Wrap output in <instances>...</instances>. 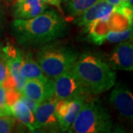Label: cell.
Returning <instances> with one entry per match:
<instances>
[{"mask_svg": "<svg viewBox=\"0 0 133 133\" xmlns=\"http://www.w3.org/2000/svg\"><path fill=\"white\" fill-rule=\"evenodd\" d=\"M112 121L107 109L95 101L87 102L68 129L69 132H110Z\"/></svg>", "mask_w": 133, "mask_h": 133, "instance_id": "obj_3", "label": "cell"}, {"mask_svg": "<svg viewBox=\"0 0 133 133\" xmlns=\"http://www.w3.org/2000/svg\"><path fill=\"white\" fill-rule=\"evenodd\" d=\"M7 1H12V0H7Z\"/></svg>", "mask_w": 133, "mask_h": 133, "instance_id": "obj_29", "label": "cell"}, {"mask_svg": "<svg viewBox=\"0 0 133 133\" xmlns=\"http://www.w3.org/2000/svg\"><path fill=\"white\" fill-rule=\"evenodd\" d=\"M62 1H64V2H69L70 0H62Z\"/></svg>", "mask_w": 133, "mask_h": 133, "instance_id": "obj_28", "label": "cell"}, {"mask_svg": "<svg viewBox=\"0 0 133 133\" xmlns=\"http://www.w3.org/2000/svg\"><path fill=\"white\" fill-rule=\"evenodd\" d=\"M98 1L99 0H70L66 10L71 16H79Z\"/></svg>", "mask_w": 133, "mask_h": 133, "instance_id": "obj_16", "label": "cell"}, {"mask_svg": "<svg viewBox=\"0 0 133 133\" xmlns=\"http://www.w3.org/2000/svg\"><path fill=\"white\" fill-rule=\"evenodd\" d=\"M0 110L5 115H12L10 107L6 104V90L3 86H0Z\"/></svg>", "mask_w": 133, "mask_h": 133, "instance_id": "obj_20", "label": "cell"}, {"mask_svg": "<svg viewBox=\"0 0 133 133\" xmlns=\"http://www.w3.org/2000/svg\"><path fill=\"white\" fill-rule=\"evenodd\" d=\"M5 115V114L3 112H2V111H1V110H0V116H1V115Z\"/></svg>", "mask_w": 133, "mask_h": 133, "instance_id": "obj_26", "label": "cell"}, {"mask_svg": "<svg viewBox=\"0 0 133 133\" xmlns=\"http://www.w3.org/2000/svg\"><path fill=\"white\" fill-rule=\"evenodd\" d=\"M109 101L121 116L129 121L132 120V93L125 86L117 84L110 94Z\"/></svg>", "mask_w": 133, "mask_h": 133, "instance_id": "obj_7", "label": "cell"}, {"mask_svg": "<svg viewBox=\"0 0 133 133\" xmlns=\"http://www.w3.org/2000/svg\"><path fill=\"white\" fill-rule=\"evenodd\" d=\"M108 65L114 70H133V46L132 42H122L114 48L108 58Z\"/></svg>", "mask_w": 133, "mask_h": 133, "instance_id": "obj_8", "label": "cell"}, {"mask_svg": "<svg viewBox=\"0 0 133 133\" xmlns=\"http://www.w3.org/2000/svg\"><path fill=\"white\" fill-rule=\"evenodd\" d=\"M16 125L12 115H3L0 116V133H10L14 131Z\"/></svg>", "mask_w": 133, "mask_h": 133, "instance_id": "obj_18", "label": "cell"}, {"mask_svg": "<svg viewBox=\"0 0 133 133\" xmlns=\"http://www.w3.org/2000/svg\"><path fill=\"white\" fill-rule=\"evenodd\" d=\"M132 26L122 31H112L110 30L105 36L104 42L107 41L111 43H119L127 41L132 38Z\"/></svg>", "mask_w": 133, "mask_h": 133, "instance_id": "obj_17", "label": "cell"}, {"mask_svg": "<svg viewBox=\"0 0 133 133\" xmlns=\"http://www.w3.org/2000/svg\"><path fill=\"white\" fill-rule=\"evenodd\" d=\"M46 8L45 4L39 0H16L12 12L15 19H30L42 14Z\"/></svg>", "mask_w": 133, "mask_h": 133, "instance_id": "obj_13", "label": "cell"}, {"mask_svg": "<svg viewBox=\"0 0 133 133\" xmlns=\"http://www.w3.org/2000/svg\"><path fill=\"white\" fill-rule=\"evenodd\" d=\"M21 74L27 80H39L47 81L49 79L43 72L38 62L34 61L28 56L22 54Z\"/></svg>", "mask_w": 133, "mask_h": 133, "instance_id": "obj_14", "label": "cell"}, {"mask_svg": "<svg viewBox=\"0 0 133 133\" xmlns=\"http://www.w3.org/2000/svg\"><path fill=\"white\" fill-rule=\"evenodd\" d=\"M6 90V104L8 107H10L15 102L19 100L22 95V93L16 87L5 89Z\"/></svg>", "mask_w": 133, "mask_h": 133, "instance_id": "obj_19", "label": "cell"}, {"mask_svg": "<svg viewBox=\"0 0 133 133\" xmlns=\"http://www.w3.org/2000/svg\"><path fill=\"white\" fill-rule=\"evenodd\" d=\"M2 50L6 61L8 71L14 79L16 87L22 93L26 83V79L21 74L22 53L19 49L10 44L2 48Z\"/></svg>", "mask_w": 133, "mask_h": 133, "instance_id": "obj_10", "label": "cell"}, {"mask_svg": "<svg viewBox=\"0 0 133 133\" xmlns=\"http://www.w3.org/2000/svg\"><path fill=\"white\" fill-rule=\"evenodd\" d=\"M54 90L57 100H70L88 93L71 70L54 78Z\"/></svg>", "mask_w": 133, "mask_h": 133, "instance_id": "obj_5", "label": "cell"}, {"mask_svg": "<svg viewBox=\"0 0 133 133\" xmlns=\"http://www.w3.org/2000/svg\"><path fill=\"white\" fill-rule=\"evenodd\" d=\"M12 27L16 39L24 46L47 44L64 36L67 30L66 21L52 10L32 19H15Z\"/></svg>", "mask_w": 133, "mask_h": 133, "instance_id": "obj_1", "label": "cell"}, {"mask_svg": "<svg viewBox=\"0 0 133 133\" xmlns=\"http://www.w3.org/2000/svg\"><path fill=\"white\" fill-rule=\"evenodd\" d=\"M42 2L44 3V4H48V5H54L56 6L58 8H60V0H39Z\"/></svg>", "mask_w": 133, "mask_h": 133, "instance_id": "obj_24", "label": "cell"}, {"mask_svg": "<svg viewBox=\"0 0 133 133\" xmlns=\"http://www.w3.org/2000/svg\"><path fill=\"white\" fill-rule=\"evenodd\" d=\"M9 73L5 58L2 52L0 55V86H2L8 74Z\"/></svg>", "mask_w": 133, "mask_h": 133, "instance_id": "obj_21", "label": "cell"}, {"mask_svg": "<svg viewBox=\"0 0 133 133\" xmlns=\"http://www.w3.org/2000/svg\"><path fill=\"white\" fill-rule=\"evenodd\" d=\"M56 101L57 99L55 98L52 100L42 102L37 106L33 112L34 130L44 127H53L58 124L55 115Z\"/></svg>", "mask_w": 133, "mask_h": 133, "instance_id": "obj_11", "label": "cell"}, {"mask_svg": "<svg viewBox=\"0 0 133 133\" xmlns=\"http://www.w3.org/2000/svg\"><path fill=\"white\" fill-rule=\"evenodd\" d=\"M20 99L24 102V104L28 107L29 109H30V110L32 112H34V110H35L36 108L37 107V106L39 104L38 102H37V101H34V100L33 99H31V98H30L29 97L23 95V94H22L21 97H20Z\"/></svg>", "mask_w": 133, "mask_h": 133, "instance_id": "obj_23", "label": "cell"}, {"mask_svg": "<svg viewBox=\"0 0 133 133\" xmlns=\"http://www.w3.org/2000/svg\"><path fill=\"white\" fill-rule=\"evenodd\" d=\"M115 9V6L105 0H99L80 15L76 19V23L79 26H87L95 20L107 18Z\"/></svg>", "mask_w": 133, "mask_h": 133, "instance_id": "obj_12", "label": "cell"}, {"mask_svg": "<svg viewBox=\"0 0 133 133\" xmlns=\"http://www.w3.org/2000/svg\"><path fill=\"white\" fill-rule=\"evenodd\" d=\"M85 103L84 96H78L70 100H57L55 115L62 131L68 130Z\"/></svg>", "mask_w": 133, "mask_h": 133, "instance_id": "obj_6", "label": "cell"}, {"mask_svg": "<svg viewBox=\"0 0 133 133\" xmlns=\"http://www.w3.org/2000/svg\"><path fill=\"white\" fill-rule=\"evenodd\" d=\"M22 94L38 102L39 104L55 98L54 81L49 78L47 81L27 80Z\"/></svg>", "mask_w": 133, "mask_h": 133, "instance_id": "obj_9", "label": "cell"}, {"mask_svg": "<svg viewBox=\"0 0 133 133\" xmlns=\"http://www.w3.org/2000/svg\"><path fill=\"white\" fill-rule=\"evenodd\" d=\"M115 10L119 12L121 14H122L125 18L128 19L129 22L132 23L133 10L128 5H122L119 7H115Z\"/></svg>", "mask_w": 133, "mask_h": 133, "instance_id": "obj_22", "label": "cell"}, {"mask_svg": "<svg viewBox=\"0 0 133 133\" xmlns=\"http://www.w3.org/2000/svg\"><path fill=\"white\" fill-rule=\"evenodd\" d=\"M71 70L88 93L99 94L115 84L116 73L107 63L90 53L78 57Z\"/></svg>", "mask_w": 133, "mask_h": 133, "instance_id": "obj_2", "label": "cell"}, {"mask_svg": "<svg viewBox=\"0 0 133 133\" xmlns=\"http://www.w3.org/2000/svg\"><path fill=\"white\" fill-rule=\"evenodd\" d=\"M2 52V48H1V46H0V55H1Z\"/></svg>", "mask_w": 133, "mask_h": 133, "instance_id": "obj_27", "label": "cell"}, {"mask_svg": "<svg viewBox=\"0 0 133 133\" xmlns=\"http://www.w3.org/2000/svg\"><path fill=\"white\" fill-rule=\"evenodd\" d=\"M78 57V53L71 49L54 44L43 47L36 54L44 74L51 79L70 70Z\"/></svg>", "mask_w": 133, "mask_h": 133, "instance_id": "obj_4", "label": "cell"}, {"mask_svg": "<svg viewBox=\"0 0 133 133\" xmlns=\"http://www.w3.org/2000/svg\"><path fill=\"white\" fill-rule=\"evenodd\" d=\"M11 114L22 124L28 128L33 131V122L34 116L33 113L30 110L28 107L24 104V103L19 98L14 104L10 107Z\"/></svg>", "mask_w": 133, "mask_h": 133, "instance_id": "obj_15", "label": "cell"}, {"mask_svg": "<svg viewBox=\"0 0 133 133\" xmlns=\"http://www.w3.org/2000/svg\"><path fill=\"white\" fill-rule=\"evenodd\" d=\"M105 1L110 5L115 6V7H119L121 5L120 0H105Z\"/></svg>", "mask_w": 133, "mask_h": 133, "instance_id": "obj_25", "label": "cell"}]
</instances>
